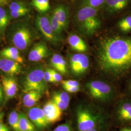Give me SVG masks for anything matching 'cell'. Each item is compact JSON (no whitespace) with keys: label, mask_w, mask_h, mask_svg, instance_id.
<instances>
[{"label":"cell","mask_w":131,"mask_h":131,"mask_svg":"<svg viewBox=\"0 0 131 131\" xmlns=\"http://www.w3.org/2000/svg\"><path fill=\"white\" fill-rule=\"evenodd\" d=\"M99 67L104 73L114 77L131 70V38L114 36L103 38L97 50Z\"/></svg>","instance_id":"cell-1"},{"label":"cell","mask_w":131,"mask_h":131,"mask_svg":"<svg viewBox=\"0 0 131 131\" xmlns=\"http://www.w3.org/2000/svg\"><path fill=\"white\" fill-rule=\"evenodd\" d=\"M76 22L80 32L87 36H91L101 28V21L98 9L82 5L76 15Z\"/></svg>","instance_id":"cell-2"},{"label":"cell","mask_w":131,"mask_h":131,"mask_svg":"<svg viewBox=\"0 0 131 131\" xmlns=\"http://www.w3.org/2000/svg\"><path fill=\"white\" fill-rule=\"evenodd\" d=\"M86 88L93 98L103 102L112 100L114 96L115 92L112 87L103 81H90L86 84Z\"/></svg>","instance_id":"cell-3"},{"label":"cell","mask_w":131,"mask_h":131,"mask_svg":"<svg viewBox=\"0 0 131 131\" xmlns=\"http://www.w3.org/2000/svg\"><path fill=\"white\" fill-rule=\"evenodd\" d=\"M44 71L41 68H37L28 73L24 83V91L35 90L44 93L47 90L46 82L44 78Z\"/></svg>","instance_id":"cell-4"},{"label":"cell","mask_w":131,"mask_h":131,"mask_svg":"<svg viewBox=\"0 0 131 131\" xmlns=\"http://www.w3.org/2000/svg\"><path fill=\"white\" fill-rule=\"evenodd\" d=\"M79 131H88L97 125L99 118L89 109L79 107L77 112Z\"/></svg>","instance_id":"cell-5"},{"label":"cell","mask_w":131,"mask_h":131,"mask_svg":"<svg viewBox=\"0 0 131 131\" xmlns=\"http://www.w3.org/2000/svg\"><path fill=\"white\" fill-rule=\"evenodd\" d=\"M36 23L37 26L42 33L44 37L49 41L54 44H57L60 39L58 38L52 29L50 19L45 16L38 15Z\"/></svg>","instance_id":"cell-6"},{"label":"cell","mask_w":131,"mask_h":131,"mask_svg":"<svg viewBox=\"0 0 131 131\" xmlns=\"http://www.w3.org/2000/svg\"><path fill=\"white\" fill-rule=\"evenodd\" d=\"M70 69L73 74L78 75L84 73L89 66V57L83 53H76L70 57Z\"/></svg>","instance_id":"cell-7"},{"label":"cell","mask_w":131,"mask_h":131,"mask_svg":"<svg viewBox=\"0 0 131 131\" xmlns=\"http://www.w3.org/2000/svg\"><path fill=\"white\" fill-rule=\"evenodd\" d=\"M32 39V35L28 28L24 26L17 30L12 37V42L15 46L19 50L26 49Z\"/></svg>","instance_id":"cell-8"},{"label":"cell","mask_w":131,"mask_h":131,"mask_svg":"<svg viewBox=\"0 0 131 131\" xmlns=\"http://www.w3.org/2000/svg\"><path fill=\"white\" fill-rule=\"evenodd\" d=\"M29 119L39 130L46 128L49 124L43 109L38 107L31 108L28 112Z\"/></svg>","instance_id":"cell-9"},{"label":"cell","mask_w":131,"mask_h":131,"mask_svg":"<svg viewBox=\"0 0 131 131\" xmlns=\"http://www.w3.org/2000/svg\"><path fill=\"white\" fill-rule=\"evenodd\" d=\"M131 3V0H105L102 7L106 14L113 15L125 9Z\"/></svg>","instance_id":"cell-10"},{"label":"cell","mask_w":131,"mask_h":131,"mask_svg":"<svg viewBox=\"0 0 131 131\" xmlns=\"http://www.w3.org/2000/svg\"><path fill=\"white\" fill-rule=\"evenodd\" d=\"M42 109L49 123H54L61 120L62 111L52 100L47 102Z\"/></svg>","instance_id":"cell-11"},{"label":"cell","mask_w":131,"mask_h":131,"mask_svg":"<svg viewBox=\"0 0 131 131\" xmlns=\"http://www.w3.org/2000/svg\"><path fill=\"white\" fill-rule=\"evenodd\" d=\"M0 70L7 75H18L21 72V66L17 62L2 57L0 58Z\"/></svg>","instance_id":"cell-12"},{"label":"cell","mask_w":131,"mask_h":131,"mask_svg":"<svg viewBox=\"0 0 131 131\" xmlns=\"http://www.w3.org/2000/svg\"><path fill=\"white\" fill-rule=\"evenodd\" d=\"M48 54V48L43 42L35 44L28 54V59L32 62L40 61Z\"/></svg>","instance_id":"cell-13"},{"label":"cell","mask_w":131,"mask_h":131,"mask_svg":"<svg viewBox=\"0 0 131 131\" xmlns=\"http://www.w3.org/2000/svg\"><path fill=\"white\" fill-rule=\"evenodd\" d=\"M52 14L63 30L68 28L69 23V10L67 6L64 5H58L54 8Z\"/></svg>","instance_id":"cell-14"},{"label":"cell","mask_w":131,"mask_h":131,"mask_svg":"<svg viewBox=\"0 0 131 131\" xmlns=\"http://www.w3.org/2000/svg\"><path fill=\"white\" fill-rule=\"evenodd\" d=\"M3 91L6 99H10L15 96L18 90V84L14 78L10 77H3L2 79Z\"/></svg>","instance_id":"cell-15"},{"label":"cell","mask_w":131,"mask_h":131,"mask_svg":"<svg viewBox=\"0 0 131 131\" xmlns=\"http://www.w3.org/2000/svg\"><path fill=\"white\" fill-rule=\"evenodd\" d=\"M52 101L62 111L66 110L69 105L70 96L65 91H57L53 93Z\"/></svg>","instance_id":"cell-16"},{"label":"cell","mask_w":131,"mask_h":131,"mask_svg":"<svg viewBox=\"0 0 131 131\" xmlns=\"http://www.w3.org/2000/svg\"><path fill=\"white\" fill-rule=\"evenodd\" d=\"M68 41L71 49L79 52H84L87 51L86 43L79 36L71 34L69 37Z\"/></svg>","instance_id":"cell-17"},{"label":"cell","mask_w":131,"mask_h":131,"mask_svg":"<svg viewBox=\"0 0 131 131\" xmlns=\"http://www.w3.org/2000/svg\"><path fill=\"white\" fill-rule=\"evenodd\" d=\"M42 94L35 90H31L25 92L23 98L24 106L26 107H32L39 101Z\"/></svg>","instance_id":"cell-18"},{"label":"cell","mask_w":131,"mask_h":131,"mask_svg":"<svg viewBox=\"0 0 131 131\" xmlns=\"http://www.w3.org/2000/svg\"><path fill=\"white\" fill-rule=\"evenodd\" d=\"M0 56L14 60L19 63H22L24 62L23 57L19 54V49L15 47L5 48L0 52Z\"/></svg>","instance_id":"cell-19"},{"label":"cell","mask_w":131,"mask_h":131,"mask_svg":"<svg viewBox=\"0 0 131 131\" xmlns=\"http://www.w3.org/2000/svg\"><path fill=\"white\" fill-rule=\"evenodd\" d=\"M51 63L52 66L62 74H64L67 73V63L61 55L59 54H53L51 59Z\"/></svg>","instance_id":"cell-20"},{"label":"cell","mask_w":131,"mask_h":131,"mask_svg":"<svg viewBox=\"0 0 131 131\" xmlns=\"http://www.w3.org/2000/svg\"><path fill=\"white\" fill-rule=\"evenodd\" d=\"M19 114L20 131H38L37 128L26 115L24 113H19Z\"/></svg>","instance_id":"cell-21"},{"label":"cell","mask_w":131,"mask_h":131,"mask_svg":"<svg viewBox=\"0 0 131 131\" xmlns=\"http://www.w3.org/2000/svg\"><path fill=\"white\" fill-rule=\"evenodd\" d=\"M119 116L123 121H131V103H125L122 104L119 108Z\"/></svg>","instance_id":"cell-22"},{"label":"cell","mask_w":131,"mask_h":131,"mask_svg":"<svg viewBox=\"0 0 131 131\" xmlns=\"http://www.w3.org/2000/svg\"><path fill=\"white\" fill-rule=\"evenodd\" d=\"M117 27L123 33L131 31V15L127 16L120 19L117 23Z\"/></svg>","instance_id":"cell-23"},{"label":"cell","mask_w":131,"mask_h":131,"mask_svg":"<svg viewBox=\"0 0 131 131\" xmlns=\"http://www.w3.org/2000/svg\"><path fill=\"white\" fill-rule=\"evenodd\" d=\"M8 122L13 131H20L18 113L15 110L10 113L8 117Z\"/></svg>","instance_id":"cell-24"},{"label":"cell","mask_w":131,"mask_h":131,"mask_svg":"<svg viewBox=\"0 0 131 131\" xmlns=\"http://www.w3.org/2000/svg\"><path fill=\"white\" fill-rule=\"evenodd\" d=\"M50 24L52 27V29L53 32L56 34V36L60 39L62 32L64 30L61 27L60 24H59L56 17L52 14L50 17Z\"/></svg>","instance_id":"cell-25"},{"label":"cell","mask_w":131,"mask_h":131,"mask_svg":"<svg viewBox=\"0 0 131 131\" xmlns=\"http://www.w3.org/2000/svg\"><path fill=\"white\" fill-rule=\"evenodd\" d=\"M10 12H29V9L27 6L23 3L14 1L11 2L9 5Z\"/></svg>","instance_id":"cell-26"},{"label":"cell","mask_w":131,"mask_h":131,"mask_svg":"<svg viewBox=\"0 0 131 131\" xmlns=\"http://www.w3.org/2000/svg\"><path fill=\"white\" fill-rule=\"evenodd\" d=\"M9 21V16L5 10L0 6V30L2 31L8 24Z\"/></svg>","instance_id":"cell-27"},{"label":"cell","mask_w":131,"mask_h":131,"mask_svg":"<svg viewBox=\"0 0 131 131\" xmlns=\"http://www.w3.org/2000/svg\"><path fill=\"white\" fill-rule=\"evenodd\" d=\"M105 0H82L83 5L89 6L95 8L102 7Z\"/></svg>","instance_id":"cell-28"},{"label":"cell","mask_w":131,"mask_h":131,"mask_svg":"<svg viewBox=\"0 0 131 131\" xmlns=\"http://www.w3.org/2000/svg\"><path fill=\"white\" fill-rule=\"evenodd\" d=\"M50 7L49 0H42L37 10L40 12H45L49 10Z\"/></svg>","instance_id":"cell-29"},{"label":"cell","mask_w":131,"mask_h":131,"mask_svg":"<svg viewBox=\"0 0 131 131\" xmlns=\"http://www.w3.org/2000/svg\"><path fill=\"white\" fill-rule=\"evenodd\" d=\"M62 84L63 86H80L79 83L76 80H68L62 81Z\"/></svg>","instance_id":"cell-30"},{"label":"cell","mask_w":131,"mask_h":131,"mask_svg":"<svg viewBox=\"0 0 131 131\" xmlns=\"http://www.w3.org/2000/svg\"><path fill=\"white\" fill-rule=\"evenodd\" d=\"M44 78L45 81L46 83H54V80L52 77L50 69H47V70L44 71Z\"/></svg>","instance_id":"cell-31"},{"label":"cell","mask_w":131,"mask_h":131,"mask_svg":"<svg viewBox=\"0 0 131 131\" xmlns=\"http://www.w3.org/2000/svg\"><path fill=\"white\" fill-rule=\"evenodd\" d=\"M53 131H72V130L69 124L65 123L58 126Z\"/></svg>","instance_id":"cell-32"},{"label":"cell","mask_w":131,"mask_h":131,"mask_svg":"<svg viewBox=\"0 0 131 131\" xmlns=\"http://www.w3.org/2000/svg\"><path fill=\"white\" fill-rule=\"evenodd\" d=\"M52 78L54 82H60L62 81V78L61 75L53 69H51Z\"/></svg>","instance_id":"cell-33"},{"label":"cell","mask_w":131,"mask_h":131,"mask_svg":"<svg viewBox=\"0 0 131 131\" xmlns=\"http://www.w3.org/2000/svg\"><path fill=\"white\" fill-rule=\"evenodd\" d=\"M64 89L66 91L69 93H76L78 92L80 90V86H63Z\"/></svg>","instance_id":"cell-34"},{"label":"cell","mask_w":131,"mask_h":131,"mask_svg":"<svg viewBox=\"0 0 131 131\" xmlns=\"http://www.w3.org/2000/svg\"><path fill=\"white\" fill-rule=\"evenodd\" d=\"M28 13L25 11H20V12H10L11 16L14 19H17L19 17H23Z\"/></svg>","instance_id":"cell-35"},{"label":"cell","mask_w":131,"mask_h":131,"mask_svg":"<svg viewBox=\"0 0 131 131\" xmlns=\"http://www.w3.org/2000/svg\"><path fill=\"white\" fill-rule=\"evenodd\" d=\"M14 1L17 0H0V6L3 7L9 5L11 2H13Z\"/></svg>","instance_id":"cell-36"},{"label":"cell","mask_w":131,"mask_h":131,"mask_svg":"<svg viewBox=\"0 0 131 131\" xmlns=\"http://www.w3.org/2000/svg\"><path fill=\"white\" fill-rule=\"evenodd\" d=\"M42 1V0H33L32 5L33 6H34L36 8V9H38V7L39 6Z\"/></svg>","instance_id":"cell-37"},{"label":"cell","mask_w":131,"mask_h":131,"mask_svg":"<svg viewBox=\"0 0 131 131\" xmlns=\"http://www.w3.org/2000/svg\"><path fill=\"white\" fill-rule=\"evenodd\" d=\"M0 131H10L9 129L4 123L0 122Z\"/></svg>","instance_id":"cell-38"},{"label":"cell","mask_w":131,"mask_h":131,"mask_svg":"<svg viewBox=\"0 0 131 131\" xmlns=\"http://www.w3.org/2000/svg\"><path fill=\"white\" fill-rule=\"evenodd\" d=\"M4 100V93L3 89L0 83V103H1Z\"/></svg>","instance_id":"cell-39"},{"label":"cell","mask_w":131,"mask_h":131,"mask_svg":"<svg viewBox=\"0 0 131 131\" xmlns=\"http://www.w3.org/2000/svg\"><path fill=\"white\" fill-rule=\"evenodd\" d=\"M100 127H101V126L100 125H96V126L94 127L93 128L90 129L88 131H99V128H100Z\"/></svg>","instance_id":"cell-40"},{"label":"cell","mask_w":131,"mask_h":131,"mask_svg":"<svg viewBox=\"0 0 131 131\" xmlns=\"http://www.w3.org/2000/svg\"><path fill=\"white\" fill-rule=\"evenodd\" d=\"M4 116V113L0 111V122H2V121L3 119Z\"/></svg>","instance_id":"cell-41"},{"label":"cell","mask_w":131,"mask_h":131,"mask_svg":"<svg viewBox=\"0 0 131 131\" xmlns=\"http://www.w3.org/2000/svg\"><path fill=\"white\" fill-rule=\"evenodd\" d=\"M121 131H131V128H124Z\"/></svg>","instance_id":"cell-42"},{"label":"cell","mask_w":131,"mask_h":131,"mask_svg":"<svg viewBox=\"0 0 131 131\" xmlns=\"http://www.w3.org/2000/svg\"><path fill=\"white\" fill-rule=\"evenodd\" d=\"M1 31L0 30V35H1Z\"/></svg>","instance_id":"cell-43"},{"label":"cell","mask_w":131,"mask_h":131,"mask_svg":"<svg viewBox=\"0 0 131 131\" xmlns=\"http://www.w3.org/2000/svg\"><path fill=\"white\" fill-rule=\"evenodd\" d=\"M130 88H131V86H130Z\"/></svg>","instance_id":"cell-44"}]
</instances>
